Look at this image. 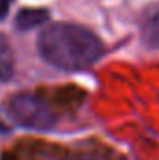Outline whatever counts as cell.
I'll return each mask as SVG.
<instances>
[{
  "mask_svg": "<svg viewBox=\"0 0 159 160\" xmlns=\"http://www.w3.org/2000/svg\"><path fill=\"white\" fill-rule=\"evenodd\" d=\"M41 58L62 71H84L103 56L101 39L88 28L71 22H54L38 38Z\"/></svg>",
  "mask_w": 159,
  "mask_h": 160,
  "instance_id": "1",
  "label": "cell"
},
{
  "mask_svg": "<svg viewBox=\"0 0 159 160\" xmlns=\"http://www.w3.org/2000/svg\"><path fill=\"white\" fill-rule=\"evenodd\" d=\"M11 119L21 127L32 130H49L56 123V114L51 104L32 93H17L8 102Z\"/></svg>",
  "mask_w": 159,
  "mask_h": 160,
  "instance_id": "2",
  "label": "cell"
},
{
  "mask_svg": "<svg viewBox=\"0 0 159 160\" xmlns=\"http://www.w3.org/2000/svg\"><path fill=\"white\" fill-rule=\"evenodd\" d=\"M49 21V11L43 8H25L15 17V28L28 32L32 28H38Z\"/></svg>",
  "mask_w": 159,
  "mask_h": 160,
  "instance_id": "3",
  "label": "cell"
},
{
  "mask_svg": "<svg viewBox=\"0 0 159 160\" xmlns=\"http://www.w3.org/2000/svg\"><path fill=\"white\" fill-rule=\"evenodd\" d=\"M140 34H142V41L146 47L150 48H159V4L154 6L142 21L140 26Z\"/></svg>",
  "mask_w": 159,
  "mask_h": 160,
  "instance_id": "4",
  "label": "cell"
},
{
  "mask_svg": "<svg viewBox=\"0 0 159 160\" xmlns=\"http://www.w3.org/2000/svg\"><path fill=\"white\" fill-rule=\"evenodd\" d=\"M15 69V56L8 39L0 34V80H9Z\"/></svg>",
  "mask_w": 159,
  "mask_h": 160,
  "instance_id": "5",
  "label": "cell"
},
{
  "mask_svg": "<svg viewBox=\"0 0 159 160\" xmlns=\"http://www.w3.org/2000/svg\"><path fill=\"white\" fill-rule=\"evenodd\" d=\"M11 4H13V0H0V21H4L8 17Z\"/></svg>",
  "mask_w": 159,
  "mask_h": 160,
  "instance_id": "6",
  "label": "cell"
},
{
  "mask_svg": "<svg viewBox=\"0 0 159 160\" xmlns=\"http://www.w3.org/2000/svg\"><path fill=\"white\" fill-rule=\"evenodd\" d=\"M54 160H111V158H105V157H66V158H54ZM112 160H118V158H112Z\"/></svg>",
  "mask_w": 159,
  "mask_h": 160,
  "instance_id": "7",
  "label": "cell"
},
{
  "mask_svg": "<svg viewBox=\"0 0 159 160\" xmlns=\"http://www.w3.org/2000/svg\"><path fill=\"white\" fill-rule=\"evenodd\" d=\"M4 132H8V127H6V125L0 121V134H4Z\"/></svg>",
  "mask_w": 159,
  "mask_h": 160,
  "instance_id": "8",
  "label": "cell"
}]
</instances>
